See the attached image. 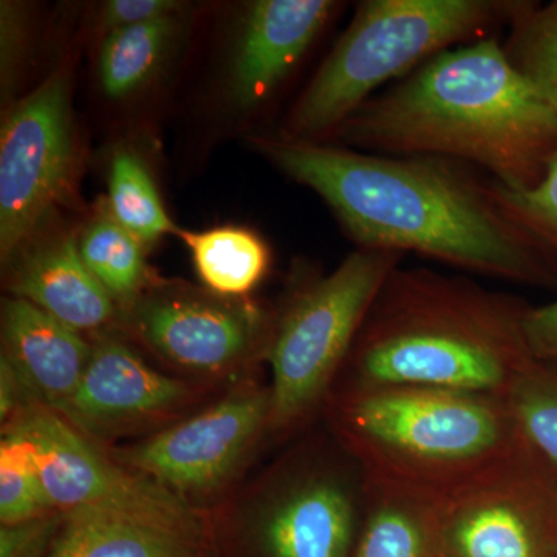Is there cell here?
<instances>
[{
	"label": "cell",
	"mask_w": 557,
	"mask_h": 557,
	"mask_svg": "<svg viewBox=\"0 0 557 557\" xmlns=\"http://www.w3.org/2000/svg\"><path fill=\"white\" fill-rule=\"evenodd\" d=\"M256 143L278 171L325 201L357 248L413 252L480 276L557 289L556 267L498 207L493 178L468 164L329 141Z\"/></svg>",
	"instance_id": "cell-1"
},
{
	"label": "cell",
	"mask_w": 557,
	"mask_h": 557,
	"mask_svg": "<svg viewBox=\"0 0 557 557\" xmlns=\"http://www.w3.org/2000/svg\"><path fill=\"white\" fill-rule=\"evenodd\" d=\"M325 141L361 152L437 157L534 188L557 153V119L494 36L442 51L376 94Z\"/></svg>",
	"instance_id": "cell-2"
},
{
	"label": "cell",
	"mask_w": 557,
	"mask_h": 557,
	"mask_svg": "<svg viewBox=\"0 0 557 557\" xmlns=\"http://www.w3.org/2000/svg\"><path fill=\"white\" fill-rule=\"evenodd\" d=\"M531 309L520 296L465 276L399 265L373 300L333 392L420 386L507 398L537 361L525 332Z\"/></svg>",
	"instance_id": "cell-3"
},
{
	"label": "cell",
	"mask_w": 557,
	"mask_h": 557,
	"mask_svg": "<svg viewBox=\"0 0 557 557\" xmlns=\"http://www.w3.org/2000/svg\"><path fill=\"white\" fill-rule=\"evenodd\" d=\"M324 413L366 479L437 505L530 445L507 398L493 395L354 388L333 392Z\"/></svg>",
	"instance_id": "cell-4"
},
{
	"label": "cell",
	"mask_w": 557,
	"mask_h": 557,
	"mask_svg": "<svg viewBox=\"0 0 557 557\" xmlns=\"http://www.w3.org/2000/svg\"><path fill=\"white\" fill-rule=\"evenodd\" d=\"M519 0H364L285 120L281 137L325 141L375 97L442 51L508 25Z\"/></svg>",
	"instance_id": "cell-5"
},
{
	"label": "cell",
	"mask_w": 557,
	"mask_h": 557,
	"mask_svg": "<svg viewBox=\"0 0 557 557\" xmlns=\"http://www.w3.org/2000/svg\"><path fill=\"white\" fill-rule=\"evenodd\" d=\"M405 256L357 248L327 276L293 289L274 319L270 434L292 435L324 412L370 307Z\"/></svg>",
	"instance_id": "cell-6"
},
{
	"label": "cell",
	"mask_w": 557,
	"mask_h": 557,
	"mask_svg": "<svg viewBox=\"0 0 557 557\" xmlns=\"http://www.w3.org/2000/svg\"><path fill=\"white\" fill-rule=\"evenodd\" d=\"M366 475L332 432L300 440L245 500L244 530L260 557H351Z\"/></svg>",
	"instance_id": "cell-7"
},
{
	"label": "cell",
	"mask_w": 557,
	"mask_h": 557,
	"mask_svg": "<svg viewBox=\"0 0 557 557\" xmlns=\"http://www.w3.org/2000/svg\"><path fill=\"white\" fill-rule=\"evenodd\" d=\"M72 79L54 72L7 110L0 127V255L9 262L32 240L72 185Z\"/></svg>",
	"instance_id": "cell-8"
},
{
	"label": "cell",
	"mask_w": 557,
	"mask_h": 557,
	"mask_svg": "<svg viewBox=\"0 0 557 557\" xmlns=\"http://www.w3.org/2000/svg\"><path fill=\"white\" fill-rule=\"evenodd\" d=\"M445 557H557V471L528 445L438 504Z\"/></svg>",
	"instance_id": "cell-9"
},
{
	"label": "cell",
	"mask_w": 557,
	"mask_h": 557,
	"mask_svg": "<svg viewBox=\"0 0 557 557\" xmlns=\"http://www.w3.org/2000/svg\"><path fill=\"white\" fill-rule=\"evenodd\" d=\"M270 388L245 384L199 416L110 456L190 504V497L212 496L233 482L270 434Z\"/></svg>",
	"instance_id": "cell-10"
},
{
	"label": "cell",
	"mask_w": 557,
	"mask_h": 557,
	"mask_svg": "<svg viewBox=\"0 0 557 557\" xmlns=\"http://www.w3.org/2000/svg\"><path fill=\"white\" fill-rule=\"evenodd\" d=\"M5 428H16L27 438L40 483L54 511L113 509L186 522L203 520L188 502L153 480L121 467L115 458L101 453L91 438L42 403L32 405Z\"/></svg>",
	"instance_id": "cell-11"
},
{
	"label": "cell",
	"mask_w": 557,
	"mask_h": 557,
	"mask_svg": "<svg viewBox=\"0 0 557 557\" xmlns=\"http://www.w3.org/2000/svg\"><path fill=\"white\" fill-rule=\"evenodd\" d=\"M129 310L135 335L164 361L199 375L230 372L265 357L274 319L240 299L163 287L138 296Z\"/></svg>",
	"instance_id": "cell-12"
},
{
	"label": "cell",
	"mask_w": 557,
	"mask_h": 557,
	"mask_svg": "<svg viewBox=\"0 0 557 557\" xmlns=\"http://www.w3.org/2000/svg\"><path fill=\"white\" fill-rule=\"evenodd\" d=\"M185 381L150 368L126 344L101 336L72 397L54 412L87 437H106L161 423L193 401Z\"/></svg>",
	"instance_id": "cell-13"
},
{
	"label": "cell",
	"mask_w": 557,
	"mask_h": 557,
	"mask_svg": "<svg viewBox=\"0 0 557 557\" xmlns=\"http://www.w3.org/2000/svg\"><path fill=\"white\" fill-rule=\"evenodd\" d=\"M338 3L330 0H258L249 3L234 39L230 98L237 108L258 109L273 97Z\"/></svg>",
	"instance_id": "cell-14"
},
{
	"label": "cell",
	"mask_w": 557,
	"mask_h": 557,
	"mask_svg": "<svg viewBox=\"0 0 557 557\" xmlns=\"http://www.w3.org/2000/svg\"><path fill=\"white\" fill-rule=\"evenodd\" d=\"M7 263H13L14 298L28 300L79 333L102 329L115 317V300L87 269L75 234L27 244Z\"/></svg>",
	"instance_id": "cell-15"
},
{
	"label": "cell",
	"mask_w": 557,
	"mask_h": 557,
	"mask_svg": "<svg viewBox=\"0 0 557 557\" xmlns=\"http://www.w3.org/2000/svg\"><path fill=\"white\" fill-rule=\"evenodd\" d=\"M2 341V357L36 399L53 410L72 397L94 350L78 330L20 298L3 300Z\"/></svg>",
	"instance_id": "cell-16"
},
{
	"label": "cell",
	"mask_w": 557,
	"mask_h": 557,
	"mask_svg": "<svg viewBox=\"0 0 557 557\" xmlns=\"http://www.w3.org/2000/svg\"><path fill=\"white\" fill-rule=\"evenodd\" d=\"M212 553L205 520L86 508L64 512L46 557H211Z\"/></svg>",
	"instance_id": "cell-17"
},
{
	"label": "cell",
	"mask_w": 557,
	"mask_h": 557,
	"mask_svg": "<svg viewBox=\"0 0 557 557\" xmlns=\"http://www.w3.org/2000/svg\"><path fill=\"white\" fill-rule=\"evenodd\" d=\"M364 511L351 557H440L438 505L366 479Z\"/></svg>",
	"instance_id": "cell-18"
},
{
	"label": "cell",
	"mask_w": 557,
	"mask_h": 557,
	"mask_svg": "<svg viewBox=\"0 0 557 557\" xmlns=\"http://www.w3.org/2000/svg\"><path fill=\"white\" fill-rule=\"evenodd\" d=\"M188 247L197 276L212 295L240 299L258 287L270 270L269 245L255 231L215 226L175 231Z\"/></svg>",
	"instance_id": "cell-19"
},
{
	"label": "cell",
	"mask_w": 557,
	"mask_h": 557,
	"mask_svg": "<svg viewBox=\"0 0 557 557\" xmlns=\"http://www.w3.org/2000/svg\"><path fill=\"white\" fill-rule=\"evenodd\" d=\"M183 16L145 22L108 33L102 39L98 75L110 100H126L161 67L182 32Z\"/></svg>",
	"instance_id": "cell-20"
},
{
	"label": "cell",
	"mask_w": 557,
	"mask_h": 557,
	"mask_svg": "<svg viewBox=\"0 0 557 557\" xmlns=\"http://www.w3.org/2000/svg\"><path fill=\"white\" fill-rule=\"evenodd\" d=\"M146 248L116 222L108 207L98 209L79 237L81 256L115 304L127 307L148 289Z\"/></svg>",
	"instance_id": "cell-21"
},
{
	"label": "cell",
	"mask_w": 557,
	"mask_h": 557,
	"mask_svg": "<svg viewBox=\"0 0 557 557\" xmlns=\"http://www.w3.org/2000/svg\"><path fill=\"white\" fill-rule=\"evenodd\" d=\"M507 27L505 57L557 119V0H519Z\"/></svg>",
	"instance_id": "cell-22"
},
{
	"label": "cell",
	"mask_w": 557,
	"mask_h": 557,
	"mask_svg": "<svg viewBox=\"0 0 557 557\" xmlns=\"http://www.w3.org/2000/svg\"><path fill=\"white\" fill-rule=\"evenodd\" d=\"M108 188L106 207L110 214L145 247L177 231L163 207L149 168L134 150L119 149L113 153Z\"/></svg>",
	"instance_id": "cell-23"
},
{
	"label": "cell",
	"mask_w": 557,
	"mask_h": 557,
	"mask_svg": "<svg viewBox=\"0 0 557 557\" xmlns=\"http://www.w3.org/2000/svg\"><path fill=\"white\" fill-rule=\"evenodd\" d=\"M40 483L27 438L16 428L3 429L0 443V520L2 525L53 515Z\"/></svg>",
	"instance_id": "cell-24"
},
{
	"label": "cell",
	"mask_w": 557,
	"mask_h": 557,
	"mask_svg": "<svg viewBox=\"0 0 557 557\" xmlns=\"http://www.w3.org/2000/svg\"><path fill=\"white\" fill-rule=\"evenodd\" d=\"M507 401L523 437L557 471V364L534 362Z\"/></svg>",
	"instance_id": "cell-25"
},
{
	"label": "cell",
	"mask_w": 557,
	"mask_h": 557,
	"mask_svg": "<svg viewBox=\"0 0 557 557\" xmlns=\"http://www.w3.org/2000/svg\"><path fill=\"white\" fill-rule=\"evenodd\" d=\"M493 196L557 269V153L534 188L512 190L493 180Z\"/></svg>",
	"instance_id": "cell-26"
},
{
	"label": "cell",
	"mask_w": 557,
	"mask_h": 557,
	"mask_svg": "<svg viewBox=\"0 0 557 557\" xmlns=\"http://www.w3.org/2000/svg\"><path fill=\"white\" fill-rule=\"evenodd\" d=\"M64 512L0 528V557H46Z\"/></svg>",
	"instance_id": "cell-27"
},
{
	"label": "cell",
	"mask_w": 557,
	"mask_h": 557,
	"mask_svg": "<svg viewBox=\"0 0 557 557\" xmlns=\"http://www.w3.org/2000/svg\"><path fill=\"white\" fill-rule=\"evenodd\" d=\"M186 3L177 0H110L101 7L98 24L106 35L145 22L183 16Z\"/></svg>",
	"instance_id": "cell-28"
},
{
	"label": "cell",
	"mask_w": 557,
	"mask_h": 557,
	"mask_svg": "<svg viewBox=\"0 0 557 557\" xmlns=\"http://www.w3.org/2000/svg\"><path fill=\"white\" fill-rule=\"evenodd\" d=\"M0 30H2V91L11 90L25 49V16L20 7L2 2L0 9Z\"/></svg>",
	"instance_id": "cell-29"
},
{
	"label": "cell",
	"mask_w": 557,
	"mask_h": 557,
	"mask_svg": "<svg viewBox=\"0 0 557 557\" xmlns=\"http://www.w3.org/2000/svg\"><path fill=\"white\" fill-rule=\"evenodd\" d=\"M528 346L541 362L557 364V300L534 307L525 322Z\"/></svg>",
	"instance_id": "cell-30"
},
{
	"label": "cell",
	"mask_w": 557,
	"mask_h": 557,
	"mask_svg": "<svg viewBox=\"0 0 557 557\" xmlns=\"http://www.w3.org/2000/svg\"><path fill=\"white\" fill-rule=\"evenodd\" d=\"M442 557H445V556H442Z\"/></svg>",
	"instance_id": "cell-31"
}]
</instances>
